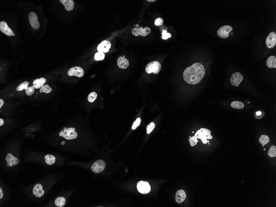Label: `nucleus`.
<instances>
[{"mask_svg":"<svg viewBox=\"0 0 276 207\" xmlns=\"http://www.w3.org/2000/svg\"><path fill=\"white\" fill-rule=\"evenodd\" d=\"M267 65L270 68H276V58L275 56H270L267 59Z\"/></svg>","mask_w":276,"mask_h":207,"instance_id":"nucleus-21","label":"nucleus"},{"mask_svg":"<svg viewBox=\"0 0 276 207\" xmlns=\"http://www.w3.org/2000/svg\"><path fill=\"white\" fill-rule=\"evenodd\" d=\"M111 46V44L110 42L106 40L103 41L100 44L98 45L97 50L99 52L107 53L109 51Z\"/></svg>","mask_w":276,"mask_h":207,"instance_id":"nucleus-15","label":"nucleus"},{"mask_svg":"<svg viewBox=\"0 0 276 207\" xmlns=\"http://www.w3.org/2000/svg\"><path fill=\"white\" fill-rule=\"evenodd\" d=\"M46 163L48 165H51L55 163L56 158L54 155L51 154H48L44 157Z\"/></svg>","mask_w":276,"mask_h":207,"instance_id":"nucleus-22","label":"nucleus"},{"mask_svg":"<svg viewBox=\"0 0 276 207\" xmlns=\"http://www.w3.org/2000/svg\"><path fill=\"white\" fill-rule=\"evenodd\" d=\"M147 1L149 2H153L156 1V0H147Z\"/></svg>","mask_w":276,"mask_h":207,"instance_id":"nucleus-41","label":"nucleus"},{"mask_svg":"<svg viewBox=\"0 0 276 207\" xmlns=\"http://www.w3.org/2000/svg\"><path fill=\"white\" fill-rule=\"evenodd\" d=\"M163 23V19L160 18H157L155 19V25L157 26L162 25Z\"/></svg>","mask_w":276,"mask_h":207,"instance_id":"nucleus-36","label":"nucleus"},{"mask_svg":"<svg viewBox=\"0 0 276 207\" xmlns=\"http://www.w3.org/2000/svg\"><path fill=\"white\" fill-rule=\"evenodd\" d=\"M66 203V199L63 197H58L55 201V204L56 206L62 207L65 206Z\"/></svg>","mask_w":276,"mask_h":207,"instance_id":"nucleus-23","label":"nucleus"},{"mask_svg":"<svg viewBox=\"0 0 276 207\" xmlns=\"http://www.w3.org/2000/svg\"><path fill=\"white\" fill-rule=\"evenodd\" d=\"M4 104V102L3 100L2 99H0V108H1Z\"/></svg>","mask_w":276,"mask_h":207,"instance_id":"nucleus-38","label":"nucleus"},{"mask_svg":"<svg viewBox=\"0 0 276 207\" xmlns=\"http://www.w3.org/2000/svg\"><path fill=\"white\" fill-rule=\"evenodd\" d=\"M268 155L269 157L272 158L276 156V147L275 146H273L270 147V150L268 152Z\"/></svg>","mask_w":276,"mask_h":207,"instance_id":"nucleus-29","label":"nucleus"},{"mask_svg":"<svg viewBox=\"0 0 276 207\" xmlns=\"http://www.w3.org/2000/svg\"><path fill=\"white\" fill-rule=\"evenodd\" d=\"M137 188L138 191L142 194H146L151 191V187L149 184L146 181H141L137 183Z\"/></svg>","mask_w":276,"mask_h":207,"instance_id":"nucleus-6","label":"nucleus"},{"mask_svg":"<svg viewBox=\"0 0 276 207\" xmlns=\"http://www.w3.org/2000/svg\"><path fill=\"white\" fill-rule=\"evenodd\" d=\"M105 58V54L104 53L101 52H97L95 53V56H94V59L96 61H101L103 60Z\"/></svg>","mask_w":276,"mask_h":207,"instance_id":"nucleus-30","label":"nucleus"},{"mask_svg":"<svg viewBox=\"0 0 276 207\" xmlns=\"http://www.w3.org/2000/svg\"><path fill=\"white\" fill-rule=\"evenodd\" d=\"M29 23L32 28L34 30H37L40 28V24L38 21V17L36 13L31 12L29 15Z\"/></svg>","mask_w":276,"mask_h":207,"instance_id":"nucleus-9","label":"nucleus"},{"mask_svg":"<svg viewBox=\"0 0 276 207\" xmlns=\"http://www.w3.org/2000/svg\"><path fill=\"white\" fill-rule=\"evenodd\" d=\"M189 141L190 145L192 147L196 145L197 143L198 142V139L195 136H194L191 137V136H190Z\"/></svg>","mask_w":276,"mask_h":207,"instance_id":"nucleus-33","label":"nucleus"},{"mask_svg":"<svg viewBox=\"0 0 276 207\" xmlns=\"http://www.w3.org/2000/svg\"><path fill=\"white\" fill-rule=\"evenodd\" d=\"M29 85V82L28 81H25L23 82L22 83L16 88V90L17 91H22L24 89H26L28 87V86Z\"/></svg>","mask_w":276,"mask_h":207,"instance_id":"nucleus-26","label":"nucleus"},{"mask_svg":"<svg viewBox=\"0 0 276 207\" xmlns=\"http://www.w3.org/2000/svg\"><path fill=\"white\" fill-rule=\"evenodd\" d=\"M0 31L7 36L11 37L15 36V34L5 21H1L0 22Z\"/></svg>","mask_w":276,"mask_h":207,"instance_id":"nucleus-12","label":"nucleus"},{"mask_svg":"<svg viewBox=\"0 0 276 207\" xmlns=\"http://www.w3.org/2000/svg\"><path fill=\"white\" fill-rule=\"evenodd\" d=\"M59 136L63 137L67 140H72L76 139L77 137V133L75 131V129L73 127L64 128L60 133Z\"/></svg>","mask_w":276,"mask_h":207,"instance_id":"nucleus-3","label":"nucleus"},{"mask_svg":"<svg viewBox=\"0 0 276 207\" xmlns=\"http://www.w3.org/2000/svg\"><path fill=\"white\" fill-rule=\"evenodd\" d=\"M211 131L205 128H201L198 130L195 136L197 139H201L202 143L206 144L209 142L207 139H211L213 138V136L211 135Z\"/></svg>","mask_w":276,"mask_h":207,"instance_id":"nucleus-2","label":"nucleus"},{"mask_svg":"<svg viewBox=\"0 0 276 207\" xmlns=\"http://www.w3.org/2000/svg\"><path fill=\"white\" fill-rule=\"evenodd\" d=\"M243 79L244 77L240 72H235L232 74L230 79L231 83L234 86H239L243 80Z\"/></svg>","mask_w":276,"mask_h":207,"instance_id":"nucleus-11","label":"nucleus"},{"mask_svg":"<svg viewBox=\"0 0 276 207\" xmlns=\"http://www.w3.org/2000/svg\"><path fill=\"white\" fill-rule=\"evenodd\" d=\"M161 69V64L157 61H154L147 65L145 70L148 74L153 73L154 74H157L160 71Z\"/></svg>","mask_w":276,"mask_h":207,"instance_id":"nucleus-4","label":"nucleus"},{"mask_svg":"<svg viewBox=\"0 0 276 207\" xmlns=\"http://www.w3.org/2000/svg\"><path fill=\"white\" fill-rule=\"evenodd\" d=\"M106 163L102 160H99L95 162L91 167V170L95 173H99L105 169Z\"/></svg>","mask_w":276,"mask_h":207,"instance_id":"nucleus-8","label":"nucleus"},{"mask_svg":"<svg viewBox=\"0 0 276 207\" xmlns=\"http://www.w3.org/2000/svg\"><path fill=\"white\" fill-rule=\"evenodd\" d=\"M5 160L7 162V165L10 167L17 165L20 163L18 159L10 153L7 155Z\"/></svg>","mask_w":276,"mask_h":207,"instance_id":"nucleus-14","label":"nucleus"},{"mask_svg":"<svg viewBox=\"0 0 276 207\" xmlns=\"http://www.w3.org/2000/svg\"><path fill=\"white\" fill-rule=\"evenodd\" d=\"M141 118H137L136 121L133 124L132 126V129L133 130H135L138 126H140V124H141Z\"/></svg>","mask_w":276,"mask_h":207,"instance_id":"nucleus-34","label":"nucleus"},{"mask_svg":"<svg viewBox=\"0 0 276 207\" xmlns=\"http://www.w3.org/2000/svg\"><path fill=\"white\" fill-rule=\"evenodd\" d=\"M3 192L1 188H0V199H1L2 198H3Z\"/></svg>","mask_w":276,"mask_h":207,"instance_id":"nucleus-37","label":"nucleus"},{"mask_svg":"<svg viewBox=\"0 0 276 207\" xmlns=\"http://www.w3.org/2000/svg\"><path fill=\"white\" fill-rule=\"evenodd\" d=\"M162 34V36L161 38L163 39L167 40L172 37L171 34L170 33H168L167 31L166 30H163Z\"/></svg>","mask_w":276,"mask_h":207,"instance_id":"nucleus-35","label":"nucleus"},{"mask_svg":"<svg viewBox=\"0 0 276 207\" xmlns=\"http://www.w3.org/2000/svg\"><path fill=\"white\" fill-rule=\"evenodd\" d=\"M52 91V88L50 87L49 85L46 84L41 88L40 89V92L41 93L44 92V93L48 94V93H50Z\"/></svg>","mask_w":276,"mask_h":207,"instance_id":"nucleus-27","label":"nucleus"},{"mask_svg":"<svg viewBox=\"0 0 276 207\" xmlns=\"http://www.w3.org/2000/svg\"><path fill=\"white\" fill-rule=\"evenodd\" d=\"M186 198V194L183 190H179L176 194L175 200L178 204H181L185 201Z\"/></svg>","mask_w":276,"mask_h":207,"instance_id":"nucleus-19","label":"nucleus"},{"mask_svg":"<svg viewBox=\"0 0 276 207\" xmlns=\"http://www.w3.org/2000/svg\"><path fill=\"white\" fill-rule=\"evenodd\" d=\"M4 124V121L3 119H0V126H1Z\"/></svg>","mask_w":276,"mask_h":207,"instance_id":"nucleus-39","label":"nucleus"},{"mask_svg":"<svg viewBox=\"0 0 276 207\" xmlns=\"http://www.w3.org/2000/svg\"><path fill=\"white\" fill-rule=\"evenodd\" d=\"M59 1L64 6L65 9L67 11H71L74 9V3L72 0H60Z\"/></svg>","mask_w":276,"mask_h":207,"instance_id":"nucleus-18","label":"nucleus"},{"mask_svg":"<svg viewBox=\"0 0 276 207\" xmlns=\"http://www.w3.org/2000/svg\"><path fill=\"white\" fill-rule=\"evenodd\" d=\"M206 74L204 66L199 63H194L187 67L183 73V78L187 83L196 84L199 83Z\"/></svg>","mask_w":276,"mask_h":207,"instance_id":"nucleus-1","label":"nucleus"},{"mask_svg":"<svg viewBox=\"0 0 276 207\" xmlns=\"http://www.w3.org/2000/svg\"><path fill=\"white\" fill-rule=\"evenodd\" d=\"M270 138H269V136L265 135H262V136H260V138L259 139V141L260 143L261 144H262L263 146H264L265 145L268 144L269 142H270Z\"/></svg>","mask_w":276,"mask_h":207,"instance_id":"nucleus-24","label":"nucleus"},{"mask_svg":"<svg viewBox=\"0 0 276 207\" xmlns=\"http://www.w3.org/2000/svg\"><path fill=\"white\" fill-rule=\"evenodd\" d=\"M155 127V124L153 122H151L147 127V133L150 134L152 132Z\"/></svg>","mask_w":276,"mask_h":207,"instance_id":"nucleus-31","label":"nucleus"},{"mask_svg":"<svg viewBox=\"0 0 276 207\" xmlns=\"http://www.w3.org/2000/svg\"><path fill=\"white\" fill-rule=\"evenodd\" d=\"M132 32L133 35L136 37H138L139 35L142 37H146L150 34L151 29L149 27H147L144 28L143 27H140L139 28L138 27H135L133 29Z\"/></svg>","mask_w":276,"mask_h":207,"instance_id":"nucleus-5","label":"nucleus"},{"mask_svg":"<svg viewBox=\"0 0 276 207\" xmlns=\"http://www.w3.org/2000/svg\"><path fill=\"white\" fill-rule=\"evenodd\" d=\"M25 91L26 94L28 96H30L34 94L35 89L34 86H29L25 90Z\"/></svg>","mask_w":276,"mask_h":207,"instance_id":"nucleus-32","label":"nucleus"},{"mask_svg":"<svg viewBox=\"0 0 276 207\" xmlns=\"http://www.w3.org/2000/svg\"><path fill=\"white\" fill-rule=\"evenodd\" d=\"M117 65L120 68L125 69L128 67L129 61L125 58V56H120L117 59Z\"/></svg>","mask_w":276,"mask_h":207,"instance_id":"nucleus-17","label":"nucleus"},{"mask_svg":"<svg viewBox=\"0 0 276 207\" xmlns=\"http://www.w3.org/2000/svg\"><path fill=\"white\" fill-rule=\"evenodd\" d=\"M261 114V112L260 111H258L256 112V115L258 116H260Z\"/></svg>","mask_w":276,"mask_h":207,"instance_id":"nucleus-40","label":"nucleus"},{"mask_svg":"<svg viewBox=\"0 0 276 207\" xmlns=\"http://www.w3.org/2000/svg\"><path fill=\"white\" fill-rule=\"evenodd\" d=\"M32 193L37 198L42 197L44 194V191L43 189L42 185L40 184H36L33 188Z\"/></svg>","mask_w":276,"mask_h":207,"instance_id":"nucleus-16","label":"nucleus"},{"mask_svg":"<svg viewBox=\"0 0 276 207\" xmlns=\"http://www.w3.org/2000/svg\"><path fill=\"white\" fill-rule=\"evenodd\" d=\"M46 82V79L44 77L36 79L33 81V86L36 89H39L42 87L44 85V84H45Z\"/></svg>","mask_w":276,"mask_h":207,"instance_id":"nucleus-20","label":"nucleus"},{"mask_svg":"<svg viewBox=\"0 0 276 207\" xmlns=\"http://www.w3.org/2000/svg\"><path fill=\"white\" fill-rule=\"evenodd\" d=\"M233 30V27L230 25L223 26L218 30L217 34L219 37L226 39L229 36V33Z\"/></svg>","mask_w":276,"mask_h":207,"instance_id":"nucleus-7","label":"nucleus"},{"mask_svg":"<svg viewBox=\"0 0 276 207\" xmlns=\"http://www.w3.org/2000/svg\"><path fill=\"white\" fill-rule=\"evenodd\" d=\"M97 94L95 92H91L88 96V101L90 103H93L97 99Z\"/></svg>","mask_w":276,"mask_h":207,"instance_id":"nucleus-28","label":"nucleus"},{"mask_svg":"<svg viewBox=\"0 0 276 207\" xmlns=\"http://www.w3.org/2000/svg\"><path fill=\"white\" fill-rule=\"evenodd\" d=\"M84 71L82 67H72L68 71L67 74L69 76H76L78 77H82L84 75Z\"/></svg>","mask_w":276,"mask_h":207,"instance_id":"nucleus-10","label":"nucleus"},{"mask_svg":"<svg viewBox=\"0 0 276 207\" xmlns=\"http://www.w3.org/2000/svg\"><path fill=\"white\" fill-rule=\"evenodd\" d=\"M231 106L232 108L238 109L243 108L244 107V104L243 103L238 101H234L232 102Z\"/></svg>","mask_w":276,"mask_h":207,"instance_id":"nucleus-25","label":"nucleus"},{"mask_svg":"<svg viewBox=\"0 0 276 207\" xmlns=\"http://www.w3.org/2000/svg\"><path fill=\"white\" fill-rule=\"evenodd\" d=\"M266 46L269 48H272L276 44V33L274 31L270 32L266 38Z\"/></svg>","mask_w":276,"mask_h":207,"instance_id":"nucleus-13","label":"nucleus"}]
</instances>
